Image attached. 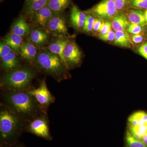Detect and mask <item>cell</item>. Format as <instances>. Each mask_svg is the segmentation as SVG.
Listing matches in <instances>:
<instances>
[{"label": "cell", "instance_id": "obj_4", "mask_svg": "<svg viewBox=\"0 0 147 147\" xmlns=\"http://www.w3.org/2000/svg\"><path fill=\"white\" fill-rule=\"evenodd\" d=\"M35 62L42 71L55 79H64L67 68L58 55L48 50H41L38 53Z\"/></svg>", "mask_w": 147, "mask_h": 147}, {"label": "cell", "instance_id": "obj_7", "mask_svg": "<svg viewBox=\"0 0 147 147\" xmlns=\"http://www.w3.org/2000/svg\"><path fill=\"white\" fill-rule=\"evenodd\" d=\"M27 91L33 96L41 110L47 108L55 102V97L48 90L45 80L42 81L38 88Z\"/></svg>", "mask_w": 147, "mask_h": 147}, {"label": "cell", "instance_id": "obj_12", "mask_svg": "<svg viewBox=\"0 0 147 147\" xmlns=\"http://www.w3.org/2000/svg\"><path fill=\"white\" fill-rule=\"evenodd\" d=\"M68 42V40L63 37L60 38L50 43L48 47V50L50 52L58 55L60 57L61 59L63 61L67 68V67L64 55V50Z\"/></svg>", "mask_w": 147, "mask_h": 147}, {"label": "cell", "instance_id": "obj_16", "mask_svg": "<svg viewBox=\"0 0 147 147\" xmlns=\"http://www.w3.org/2000/svg\"><path fill=\"white\" fill-rule=\"evenodd\" d=\"M49 0H27L25 12L29 16H32L36 11L47 6Z\"/></svg>", "mask_w": 147, "mask_h": 147}, {"label": "cell", "instance_id": "obj_9", "mask_svg": "<svg viewBox=\"0 0 147 147\" xmlns=\"http://www.w3.org/2000/svg\"><path fill=\"white\" fill-rule=\"evenodd\" d=\"M46 28L50 32L55 34L66 35L67 34L65 19L61 13L53 14Z\"/></svg>", "mask_w": 147, "mask_h": 147}, {"label": "cell", "instance_id": "obj_15", "mask_svg": "<svg viewBox=\"0 0 147 147\" xmlns=\"http://www.w3.org/2000/svg\"><path fill=\"white\" fill-rule=\"evenodd\" d=\"M20 53L25 59L29 61L35 60L38 53L35 45L29 42H24L21 45Z\"/></svg>", "mask_w": 147, "mask_h": 147}, {"label": "cell", "instance_id": "obj_26", "mask_svg": "<svg viewBox=\"0 0 147 147\" xmlns=\"http://www.w3.org/2000/svg\"><path fill=\"white\" fill-rule=\"evenodd\" d=\"M95 19V18L92 14L88 13L87 15L86 19L83 28L84 31L86 32H90L93 31Z\"/></svg>", "mask_w": 147, "mask_h": 147}, {"label": "cell", "instance_id": "obj_20", "mask_svg": "<svg viewBox=\"0 0 147 147\" xmlns=\"http://www.w3.org/2000/svg\"><path fill=\"white\" fill-rule=\"evenodd\" d=\"M30 38L31 41L34 45L42 46L47 42L48 36L46 33L42 30L36 29L31 32Z\"/></svg>", "mask_w": 147, "mask_h": 147}, {"label": "cell", "instance_id": "obj_35", "mask_svg": "<svg viewBox=\"0 0 147 147\" xmlns=\"http://www.w3.org/2000/svg\"><path fill=\"white\" fill-rule=\"evenodd\" d=\"M131 42H133L134 44H139L144 41V35L142 34H134L131 36Z\"/></svg>", "mask_w": 147, "mask_h": 147}, {"label": "cell", "instance_id": "obj_13", "mask_svg": "<svg viewBox=\"0 0 147 147\" xmlns=\"http://www.w3.org/2000/svg\"><path fill=\"white\" fill-rule=\"evenodd\" d=\"M16 54L13 51L1 59V66L3 70L8 72L18 68L19 61Z\"/></svg>", "mask_w": 147, "mask_h": 147}, {"label": "cell", "instance_id": "obj_8", "mask_svg": "<svg viewBox=\"0 0 147 147\" xmlns=\"http://www.w3.org/2000/svg\"><path fill=\"white\" fill-rule=\"evenodd\" d=\"M64 55L67 69L79 64L82 59V52L74 41H69L64 50Z\"/></svg>", "mask_w": 147, "mask_h": 147}, {"label": "cell", "instance_id": "obj_39", "mask_svg": "<svg viewBox=\"0 0 147 147\" xmlns=\"http://www.w3.org/2000/svg\"><path fill=\"white\" fill-rule=\"evenodd\" d=\"M3 1V0H1V1Z\"/></svg>", "mask_w": 147, "mask_h": 147}, {"label": "cell", "instance_id": "obj_34", "mask_svg": "<svg viewBox=\"0 0 147 147\" xmlns=\"http://www.w3.org/2000/svg\"><path fill=\"white\" fill-rule=\"evenodd\" d=\"M138 53L147 60V42L142 44L138 49Z\"/></svg>", "mask_w": 147, "mask_h": 147}, {"label": "cell", "instance_id": "obj_3", "mask_svg": "<svg viewBox=\"0 0 147 147\" xmlns=\"http://www.w3.org/2000/svg\"><path fill=\"white\" fill-rule=\"evenodd\" d=\"M35 75L34 70L26 67L7 72L1 78V88L5 90L26 91Z\"/></svg>", "mask_w": 147, "mask_h": 147}, {"label": "cell", "instance_id": "obj_25", "mask_svg": "<svg viewBox=\"0 0 147 147\" xmlns=\"http://www.w3.org/2000/svg\"><path fill=\"white\" fill-rule=\"evenodd\" d=\"M127 147H147L141 139L134 137L129 132L128 130L127 131L125 135Z\"/></svg>", "mask_w": 147, "mask_h": 147}, {"label": "cell", "instance_id": "obj_19", "mask_svg": "<svg viewBox=\"0 0 147 147\" xmlns=\"http://www.w3.org/2000/svg\"><path fill=\"white\" fill-rule=\"evenodd\" d=\"M30 30V26L25 18H20L13 24L11 32L23 37L28 33Z\"/></svg>", "mask_w": 147, "mask_h": 147}, {"label": "cell", "instance_id": "obj_11", "mask_svg": "<svg viewBox=\"0 0 147 147\" xmlns=\"http://www.w3.org/2000/svg\"><path fill=\"white\" fill-rule=\"evenodd\" d=\"M86 13L79 9L76 5L71 7L70 13V21L71 24L76 29L84 27L86 19Z\"/></svg>", "mask_w": 147, "mask_h": 147}, {"label": "cell", "instance_id": "obj_18", "mask_svg": "<svg viewBox=\"0 0 147 147\" xmlns=\"http://www.w3.org/2000/svg\"><path fill=\"white\" fill-rule=\"evenodd\" d=\"M23 37L11 32L7 36L4 42L16 54L20 53V48L23 42Z\"/></svg>", "mask_w": 147, "mask_h": 147}, {"label": "cell", "instance_id": "obj_10", "mask_svg": "<svg viewBox=\"0 0 147 147\" xmlns=\"http://www.w3.org/2000/svg\"><path fill=\"white\" fill-rule=\"evenodd\" d=\"M54 13L48 6L45 7L32 15L34 22L42 28L47 27Z\"/></svg>", "mask_w": 147, "mask_h": 147}, {"label": "cell", "instance_id": "obj_23", "mask_svg": "<svg viewBox=\"0 0 147 147\" xmlns=\"http://www.w3.org/2000/svg\"><path fill=\"white\" fill-rule=\"evenodd\" d=\"M128 122V124L134 126L147 123V113L142 111L135 112L129 116Z\"/></svg>", "mask_w": 147, "mask_h": 147}, {"label": "cell", "instance_id": "obj_24", "mask_svg": "<svg viewBox=\"0 0 147 147\" xmlns=\"http://www.w3.org/2000/svg\"><path fill=\"white\" fill-rule=\"evenodd\" d=\"M128 130L134 137L141 139L147 133V123L141 125L134 126L128 124Z\"/></svg>", "mask_w": 147, "mask_h": 147}, {"label": "cell", "instance_id": "obj_21", "mask_svg": "<svg viewBox=\"0 0 147 147\" xmlns=\"http://www.w3.org/2000/svg\"><path fill=\"white\" fill-rule=\"evenodd\" d=\"M71 0H49L47 6L54 14H59L69 5Z\"/></svg>", "mask_w": 147, "mask_h": 147}, {"label": "cell", "instance_id": "obj_30", "mask_svg": "<svg viewBox=\"0 0 147 147\" xmlns=\"http://www.w3.org/2000/svg\"><path fill=\"white\" fill-rule=\"evenodd\" d=\"M118 12L123 11L128 5L129 0H114Z\"/></svg>", "mask_w": 147, "mask_h": 147}, {"label": "cell", "instance_id": "obj_27", "mask_svg": "<svg viewBox=\"0 0 147 147\" xmlns=\"http://www.w3.org/2000/svg\"><path fill=\"white\" fill-rule=\"evenodd\" d=\"M128 5L135 9H147V0H129Z\"/></svg>", "mask_w": 147, "mask_h": 147}, {"label": "cell", "instance_id": "obj_37", "mask_svg": "<svg viewBox=\"0 0 147 147\" xmlns=\"http://www.w3.org/2000/svg\"><path fill=\"white\" fill-rule=\"evenodd\" d=\"M144 16L145 20H146V22L147 24V9L144 12Z\"/></svg>", "mask_w": 147, "mask_h": 147}, {"label": "cell", "instance_id": "obj_1", "mask_svg": "<svg viewBox=\"0 0 147 147\" xmlns=\"http://www.w3.org/2000/svg\"><path fill=\"white\" fill-rule=\"evenodd\" d=\"M6 91L4 97V105L23 121H29L39 115L41 109L27 90Z\"/></svg>", "mask_w": 147, "mask_h": 147}, {"label": "cell", "instance_id": "obj_2", "mask_svg": "<svg viewBox=\"0 0 147 147\" xmlns=\"http://www.w3.org/2000/svg\"><path fill=\"white\" fill-rule=\"evenodd\" d=\"M24 121L4 104L0 110L1 147L14 146L21 135Z\"/></svg>", "mask_w": 147, "mask_h": 147}, {"label": "cell", "instance_id": "obj_28", "mask_svg": "<svg viewBox=\"0 0 147 147\" xmlns=\"http://www.w3.org/2000/svg\"><path fill=\"white\" fill-rule=\"evenodd\" d=\"M13 50L4 42H1L0 44V58L1 59L4 57L13 52Z\"/></svg>", "mask_w": 147, "mask_h": 147}, {"label": "cell", "instance_id": "obj_14", "mask_svg": "<svg viewBox=\"0 0 147 147\" xmlns=\"http://www.w3.org/2000/svg\"><path fill=\"white\" fill-rule=\"evenodd\" d=\"M112 27L116 32H126L129 26V21L125 14L118 13L111 21Z\"/></svg>", "mask_w": 147, "mask_h": 147}, {"label": "cell", "instance_id": "obj_5", "mask_svg": "<svg viewBox=\"0 0 147 147\" xmlns=\"http://www.w3.org/2000/svg\"><path fill=\"white\" fill-rule=\"evenodd\" d=\"M26 129L28 132L48 141L53 139L49 130L47 117L44 113L29 121Z\"/></svg>", "mask_w": 147, "mask_h": 147}, {"label": "cell", "instance_id": "obj_31", "mask_svg": "<svg viewBox=\"0 0 147 147\" xmlns=\"http://www.w3.org/2000/svg\"><path fill=\"white\" fill-rule=\"evenodd\" d=\"M111 27H112L111 22L109 21H106L104 22L103 24H102V26L98 32L99 36L108 33L111 30Z\"/></svg>", "mask_w": 147, "mask_h": 147}, {"label": "cell", "instance_id": "obj_22", "mask_svg": "<svg viewBox=\"0 0 147 147\" xmlns=\"http://www.w3.org/2000/svg\"><path fill=\"white\" fill-rule=\"evenodd\" d=\"M114 44L121 47H131V39L128 33L126 32H116Z\"/></svg>", "mask_w": 147, "mask_h": 147}, {"label": "cell", "instance_id": "obj_36", "mask_svg": "<svg viewBox=\"0 0 147 147\" xmlns=\"http://www.w3.org/2000/svg\"><path fill=\"white\" fill-rule=\"evenodd\" d=\"M142 140L145 144L147 145V133L143 136L142 139Z\"/></svg>", "mask_w": 147, "mask_h": 147}, {"label": "cell", "instance_id": "obj_32", "mask_svg": "<svg viewBox=\"0 0 147 147\" xmlns=\"http://www.w3.org/2000/svg\"><path fill=\"white\" fill-rule=\"evenodd\" d=\"M99 38L106 41H114L115 37V33L112 30L106 34L99 36Z\"/></svg>", "mask_w": 147, "mask_h": 147}, {"label": "cell", "instance_id": "obj_33", "mask_svg": "<svg viewBox=\"0 0 147 147\" xmlns=\"http://www.w3.org/2000/svg\"><path fill=\"white\" fill-rule=\"evenodd\" d=\"M104 23V21L102 19L99 18H95V19L94 24L93 28V31L96 32H98L100 28L102 26V24Z\"/></svg>", "mask_w": 147, "mask_h": 147}, {"label": "cell", "instance_id": "obj_40", "mask_svg": "<svg viewBox=\"0 0 147 147\" xmlns=\"http://www.w3.org/2000/svg\"></svg>", "mask_w": 147, "mask_h": 147}, {"label": "cell", "instance_id": "obj_29", "mask_svg": "<svg viewBox=\"0 0 147 147\" xmlns=\"http://www.w3.org/2000/svg\"><path fill=\"white\" fill-rule=\"evenodd\" d=\"M144 30V27L141 25L134 24H129L127 29L128 32L134 35L141 34Z\"/></svg>", "mask_w": 147, "mask_h": 147}, {"label": "cell", "instance_id": "obj_38", "mask_svg": "<svg viewBox=\"0 0 147 147\" xmlns=\"http://www.w3.org/2000/svg\"><path fill=\"white\" fill-rule=\"evenodd\" d=\"M15 147H24L21 146H16Z\"/></svg>", "mask_w": 147, "mask_h": 147}, {"label": "cell", "instance_id": "obj_6", "mask_svg": "<svg viewBox=\"0 0 147 147\" xmlns=\"http://www.w3.org/2000/svg\"><path fill=\"white\" fill-rule=\"evenodd\" d=\"M88 13L106 21L112 20L118 13L114 0H102L88 10Z\"/></svg>", "mask_w": 147, "mask_h": 147}, {"label": "cell", "instance_id": "obj_17", "mask_svg": "<svg viewBox=\"0 0 147 147\" xmlns=\"http://www.w3.org/2000/svg\"><path fill=\"white\" fill-rule=\"evenodd\" d=\"M125 14L131 24H138L143 27L146 25L144 11L139 9H131L127 11Z\"/></svg>", "mask_w": 147, "mask_h": 147}]
</instances>
